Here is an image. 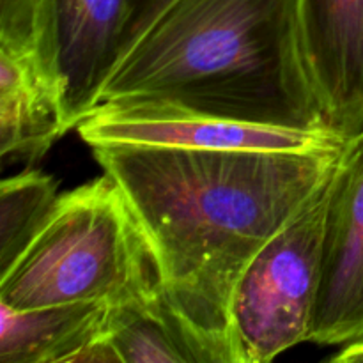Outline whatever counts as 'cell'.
<instances>
[{
    "label": "cell",
    "mask_w": 363,
    "mask_h": 363,
    "mask_svg": "<svg viewBox=\"0 0 363 363\" xmlns=\"http://www.w3.org/2000/svg\"><path fill=\"white\" fill-rule=\"evenodd\" d=\"M144 233L160 291L206 363H230L234 286L255 252L314 195L339 152L96 145Z\"/></svg>",
    "instance_id": "obj_1"
},
{
    "label": "cell",
    "mask_w": 363,
    "mask_h": 363,
    "mask_svg": "<svg viewBox=\"0 0 363 363\" xmlns=\"http://www.w3.org/2000/svg\"><path fill=\"white\" fill-rule=\"evenodd\" d=\"M123 98L266 126L332 128L308 71L300 0H174L113 67L99 105Z\"/></svg>",
    "instance_id": "obj_2"
},
{
    "label": "cell",
    "mask_w": 363,
    "mask_h": 363,
    "mask_svg": "<svg viewBox=\"0 0 363 363\" xmlns=\"http://www.w3.org/2000/svg\"><path fill=\"white\" fill-rule=\"evenodd\" d=\"M144 233L119 184L103 174L60 195L41 233L0 277V303L16 311L123 303L158 289Z\"/></svg>",
    "instance_id": "obj_3"
},
{
    "label": "cell",
    "mask_w": 363,
    "mask_h": 363,
    "mask_svg": "<svg viewBox=\"0 0 363 363\" xmlns=\"http://www.w3.org/2000/svg\"><path fill=\"white\" fill-rule=\"evenodd\" d=\"M330 177L238 279L227 318L230 363L272 362L311 337Z\"/></svg>",
    "instance_id": "obj_4"
},
{
    "label": "cell",
    "mask_w": 363,
    "mask_h": 363,
    "mask_svg": "<svg viewBox=\"0 0 363 363\" xmlns=\"http://www.w3.org/2000/svg\"><path fill=\"white\" fill-rule=\"evenodd\" d=\"M77 128L91 147L152 145L225 151L339 152L347 138L333 128L298 130L266 126L197 112L152 98L103 101Z\"/></svg>",
    "instance_id": "obj_5"
},
{
    "label": "cell",
    "mask_w": 363,
    "mask_h": 363,
    "mask_svg": "<svg viewBox=\"0 0 363 363\" xmlns=\"http://www.w3.org/2000/svg\"><path fill=\"white\" fill-rule=\"evenodd\" d=\"M308 340H363V124L347 135L328 184L321 273Z\"/></svg>",
    "instance_id": "obj_6"
},
{
    "label": "cell",
    "mask_w": 363,
    "mask_h": 363,
    "mask_svg": "<svg viewBox=\"0 0 363 363\" xmlns=\"http://www.w3.org/2000/svg\"><path fill=\"white\" fill-rule=\"evenodd\" d=\"M300 16L315 94L347 137L363 124V0H300Z\"/></svg>",
    "instance_id": "obj_7"
},
{
    "label": "cell",
    "mask_w": 363,
    "mask_h": 363,
    "mask_svg": "<svg viewBox=\"0 0 363 363\" xmlns=\"http://www.w3.org/2000/svg\"><path fill=\"white\" fill-rule=\"evenodd\" d=\"M128 0H53V43L64 117L74 128L101 101L119 62Z\"/></svg>",
    "instance_id": "obj_8"
},
{
    "label": "cell",
    "mask_w": 363,
    "mask_h": 363,
    "mask_svg": "<svg viewBox=\"0 0 363 363\" xmlns=\"http://www.w3.org/2000/svg\"><path fill=\"white\" fill-rule=\"evenodd\" d=\"M69 131L55 71L32 52L0 45V155L39 160Z\"/></svg>",
    "instance_id": "obj_9"
},
{
    "label": "cell",
    "mask_w": 363,
    "mask_h": 363,
    "mask_svg": "<svg viewBox=\"0 0 363 363\" xmlns=\"http://www.w3.org/2000/svg\"><path fill=\"white\" fill-rule=\"evenodd\" d=\"M108 303H67L16 311L0 303V362H113L103 342Z\"/></svg>",
    "instance_id": "obj_10"
},
{
    "label": "cell",
    "mask_w": 363,
    "mask_h": 363,
    "mask_svg": "<svg viewBox=\"0 0 363 363\" xmlns=\"http://www.w3.org/2000/svg\"><path fill=\"white\" fill-rule=\"evenodd\" d=\"M103 342L117 363H206L160 286L147 296L108 305Z\"/></svg>",
    "instance_id": "obj_11"
},
{
    "label": "cell",
    "mask_w": 363,
    "mask_h": 363,
    "mask_svg": "<svg viewBox=\"0 0 363 363\" xmlns=\"http://www.w3.org/2000/svg\"><path fill=\"white\" fill-rule=\"evenodd\" d=\"M60 195L57 181L41 170H25L0 186V277L41 233Z\"/></svg>",
    "instance_id": "obj_12"
},
{
    "label": "cell",
    "mask_w": 363,
    "mask_h": 363,
    "mask_svg": "<svg viewBox=\"0 0 363 363\" xmlns=\"http://www.w3.org/2000/svg\"><path fill=\"white\" fill-rule=\"evenodd\" d=\"M0 45L38 53L59 77L53 43V0H0Z\"/></svg>",
    "instance_id": "obj_13"
},
{
    "label": "cell",
    "mask_w": 363,
    "mask_h": 363,
    "mask_svg": "<svg viewBox=\"0 0 363 363\" xmlns=\"http://www.w3.org/2000/svg\"><path fill=\"white\" fill-rule=\"evenodd\" d=\"M174 0H128L123 35H121L119 60L130 52L131 46L142 38L152 21L172 4Z\"/></svg>",
    "instance_id": "obj_14"
},
{
    "label": "cell",
    "mask_w": 363,
    "mask_h": 363,
    "mask_svg": "<svg viewBox=\"0 0 363 363\" xmlns=\"http://www.w3.org/2000/svg\"><path fill=\"white\" fill-rule=\"evenodd\" d=\"M332 362H346V363H354V362H363V340H357V342L346 344L340 353H337L335 357L330 358Z\"/></svg>",
    "instance_id": "obj_15"
}]
</instances>
